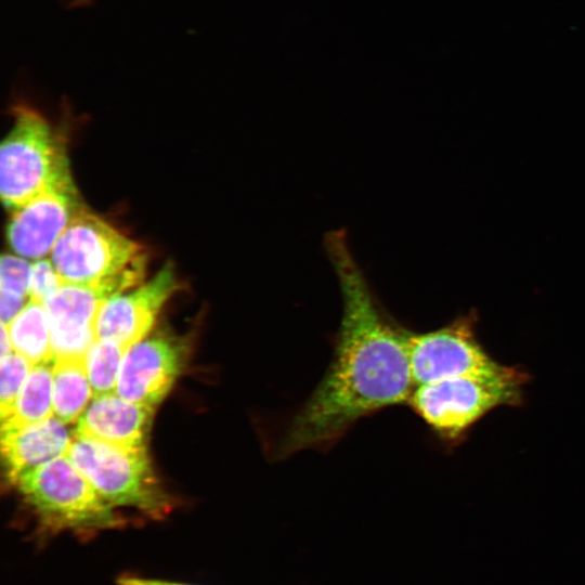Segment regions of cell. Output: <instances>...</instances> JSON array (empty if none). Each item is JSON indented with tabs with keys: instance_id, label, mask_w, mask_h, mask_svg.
Returning <instances> with one entry per match:
<instances>
[{
	"instance_id": "52a82bcc",
	"label": "cell",
	"mask_w": 585,
	"mask_h": 585,
	"mask_svg": "<svg viewBox=\"0 0 585 585\" xmlns=\"http://www.w3.org/2000/svg\"><path fill=\"white\" fill-rule=\"evenodd\" d=\"M473 315L460 316L427 333L412 332L408 341L414 385L477 374L496 367L478 341Z\"/></svg>"
},
{
	"instance_id": "8fae6325",
	"label": "cell",
	"mask_w": 585,
	"mask_h": 585,
	"mask_svg": "<svg viewBox=\"0 0 585 585\" xmlns=\"http://www.w3.org/2000/svg\"><path fill=\"white\" fill-rule=\"evenodd\" d=\"M113 295L107 287L63 283L42 302L49 316L54 360L86 358L96 340L98 313Z\"/></svg>"
},
{
	"instance_id": "e0dca14e",
	"label": "cell",
	"mask_w": 585,
	"mask_h": 585,
	"mask_svg": "<svg viewBox=\"0 0 585 585\" xmlns=\"http://www.w3.org/2000/svg\"><path fill=\"white\" fill-rule=\"evenodd\" d=\"M127 348L108 339H96L86 354V369L93 396L116 393Z\"/></svg>"
},
{
	"instance_id": "9a60e30c",
	"label": "cell",
	"mask_w": 585,
	"mask_h": 585,
	"mask_svg": "<svg viewBox=\"0 0 585 585\" xmlns=\"http://www.w3.org/2000/svg\"><path fill=\"white\" fill-rule=\"evenodd\" d=\"M93 395L84 358L55 359L53 363V413L72 424L84 412Z\"/></svg>"
},
{
	"instance_id": "6da1fadb",
	"label": "cell",
	"mask_w": 585,
	"mask_h": 585,
	"mask_svg": "<svg viewBox=\"0 0 585 585\" xmlns=\"http://www.w3.org/2000/svg\"><path fill=\"white\" fill-rule=\"evenodd\" d=\"M323 246L342 300L334 353L317 386L287 420L271 451L275 459L328 450L361 419L406 404L415 387L408 354L412 330L377 298L346 231L328 232Z\"/></svg>"
},
{
	"instance_id": "4fadbf2b",
	"label": "cell",
	"mask_w": 585,
	"mask_h": 585,
	"mask_svg": "<svg viewBox=\"0 0 585 585\" xmlns=\"http://www.w3.org/2000/svg\"><path fill=\"white\" fill-rule=\"evenodd\" d=\"M55 416L26 427L1 430L4 472L11 484L61 456L72 444L69 432Z\"/></svg>"
},
{
	"instance_id": "8992f818",
	"label": "cell",
	"mask_w": 585,
	"mask_h": 585,
	"mask_svg": "<svg viewBox=\"0 0 585 585\" xmlns=\"http://www.w3.org/2000/svg\"><path fill=\"white\" fill-rule=\"evenodd\" d=\"M66 455L113 507H131L156 520L172 510V498L160 485L146 447H119L74 437Z\"/></svg>"
},
{
	"instance_id": "5b68a950",
	"label": "cell",
	"mask_w": 585,
	"mask_h": 585,
	"mask_svg": "<svg viewBox=\"0 0 585 585\" xmlns=\"http://www.w3.org/2000/svg\"><path fill=\"white\" fill-rule=\"evenodd\" d=\"M0 148V193L11 212L72 179L65 145L36 109L17 106Z\"/></svg>"
},
{
	"instance_id": "5bb4252c",
	"label": "cell",
	"mask_w": 585,
	"mask_h": 585,
	"mask_svg": "<svg viewBox=\"0 0 585 585\" xmlns=\"http://www.w3.org/2000/svg\"><path fill=\"white\" fill-rule=\"evenodd\" d=\"M53 363L32 365L12 412L1 419V430L26 427L54 416Z\"/></svg>"
},
{
	"instance_id": "d6986e66",
	"label": "cell",
	"mask_w": 585,
	"mask_h": 585,
	"mask_svg": "<svg viewBox=\"0 0 585 585\" xmlns=\"http://www.w3.org/2000/svg\"><path fill=\"white\" fill-rule=\"evenodd\" d=\"M21 256L4 253L0 264V290L29 298L31 263Z\"/></svg>"
},
{
	"instance_id": "277c9868",
	"label": "cell",
	"mask_w": 585,
	"mask_h": 585,
	"mask_svg": "<svg viewBox=\"0 0 585 585\" xmlns=\"http://www.w3.org/2000/svg\"><path fill=\"white\" fill-rule=\"evenodd\" d=\"M16 487L46 536L70 532L88 537L125 524L67 455L26 474Z\"/></svg>"
},
{
	"instance_id": "ba28073f",
	"label": "cell",
	"mask_w": 585,
	"mask_h": 585,
	"mask_svg": "<svg viewBox=\"0 0 585 585\" xmlns=\"http://www.w3.org/2000/svg\"><path fill=\"white\" fill-rule=\"evenodd\" d=\"M81 208L73 180L48 188L12 211L6 231L11 249L25 259L46 258Z\"/></svg>"
},
{
	"instance_id": "44dd1931",
	"label": "cell",
	"mask_w": 585,
	"mask_h": 585,
	"mask_svg": "<svg viewBox=\"0 0 585 585\" xmlns=\"http://www.w3.org/2000/svg\"><path fill=\"white\" fill-rule=\"evenodd\" d=\"M27 298L0 290L1 323L9 325L27 304Z\"/></svg>"
},
{
	"instance_id": "603a6c76",
	"label": "cell",
	"mask_w": 585,
	"mask_h": 585,
	"mask_svg": "<svg viewBox=\"0 0 585 585\" xmlns=\"http://www.w3.org/2000/svg\"><path fill=\"white\" fill-rule=\"evenodd\" d=\"M0 347H1V358L5 356L6 354L12 352V343L8 330V326L3 323H1V338H0Z\"/></svg>"
},
{
	"instance_id": "7402d4cb",
	"label": "cell",
	"mask_w": 585,
	"mask_h": 585,
	"mask_svg": "<svg viewBox=\"0 0 585 585\" xmlns=\"http://www.w3.org/2000/svg\"><path fill=\"white\" fill-rule=\"evenodd\" d=\"M116 585H195L178 581L144 576L135 573H121L116 578Z\"/></svg>"
},
{
	"instance_id": "2e32d148",
	"label": "cell",
	"mask_w": 585,
	"mask_h": 585,
	"mask_svg": "<svg viewBox=\"0 0 585 585\" xmlns=\"http://www.w3.org/2000/svg\"><path fill=\"white\" fill-rule=\"evenodd\" d=\"M13 351L32 365L54 361L47 310L42 302L28 300L20 314L9 324Z\"/></svg>"
},
{
	"instance_id": "7c38bea8",
	"label": "cell",
	"mask_w": 585,
	"mask_h": 585,
	"mask_svg": "<svg viewBox=\"0 0 585 585\" xmlns=\"http://www.w3.org/2000/svg\"><path fill=\"white\" fill-rule=\"evenodd\" d=\"M153 414L154 406L128 401L117 393L93 396L78 418L74 437L119 447H146Z\"/></svg>"
},
{
	"instance_id": "3957f363",
	"label": "cell",
	"mask_w": 585,
	"mask_h": 585,
	"mask_svg": "<svg viewBox=\"0 0 585 585\" xmlns=\"http://www.w3.org/2000/svg\"><path fill=\"white\" fill-rule=\"evenodd\" d=\"M528 376L517 367H496L414 387L406 405L446 441H455L496 407L519 405Z\"/></svg>"
},
{
	"instance_id": "30bf717a",
	"label": "cell",
	"mask_w": 585,
	"mask_h": 585,
	"mask_svg": "<svg viewBox=\"0 0 585 585\" xmlns=\"http://www.w3.org/2000/svg\"><path fill=\"white\" fill-rule=\"evenodd\" d=\"M178 287L173 268L168 263L146 283L107 298L98 313L96 339L113 340L127 349L142 340Z\"/></svg>"
},
{
	"instance_id": "ffe728a7",
	"label": "cell",
	"mask_w": 585,
	"mask_h": 585,
	"mask_svg": "<svg viewBox=\"0 0 585 585\" xmlns=\"http://www.w3.org/2000/svg\"><path fill=\"white\" fill-rule=\"evenodd\" d=\"M63 284L51 259L41 258L31 263L29 300L43 302Z\"/></svg>"
},
{
	"instance_id": "7a4b0ae2",
	"label": "cell",
	"mask_w": 585,
	"mask_h": 585,
	"mask_svg": "<svg viewBox=\"0 0 585 585\" xmlns=\"http://www.w3.org/2000/svg\"><path fill=\"white\" fill-rule=\"evenodd\" d=\"M50 259L63 283L107 287L115 294L140 285L146 268L140 244L84 207L62 233Z\"/></svg>"
},
{
	"instance_id": "9c48e42d",
	"label": "cell",
	"mask_w": 585,
	"mask_h": 585,
	"mask_svg": "<svg viewBox=\"0 0 585 585\" xmlns=\"http://www.w3.org/2000/svg\"><path fill=\"white\" fill-rule=\"evenodd\" d=\"M185 358L173 336L154 335L130 346L123 355L116 393L134 403L157 405L170 391Z\"/></svg>"
},
{
	"instance_id": "ac0fdd59",
	"label": "cell",
	"mask_w": 585,
	"mask_h": 585,
	"mask_svg": "<svg viewBox=\"0 0 585 585\" xmlns=\"http://www.w3.org/2000/svg\"><path fill=\"white\" fill-rule=\"evenodd\" d=\"M31 367L32 364L15 351L1 358V419L12 412Z\"/></svg>"
}]
</instances>
